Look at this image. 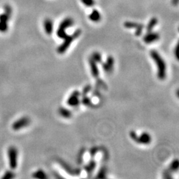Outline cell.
Returning a JSON list of instances; mask_svg holds the SVG:
<instances>
[{
  "label": "cell",
  "mask_w": 179,
  "mask_h": 179,
  "mask_svg": "<svg viewBox=\"0 0 179 179\" xmlns=\"http://www.w3.org/2000/svg\"><path fill=\"white\" fill-rule=\"evenodd\" d=\"M80 94L78 91H74L67 99V104L71 107H76L80 104Z\"/></svg>",
  "instance_id": "obj_6"
},
{
  "label": "cell",
  "mask_w": 179,
  "mask_h": 179,
  "mask_svg": "<svg viewBox=\"0 0 179 179\" xmlns=\"http://www.w3.org/2000/svg\"><path fill=\"white\" fill-rule=\"evenodd\" d=\"M33 177L39 179H45L47 178V176L43 170H38L33 174Z\"/></svg>",
  "instance_id": "obj_17"
},
{
  "label": "cell",
  "mask_w": 179,
  "mask_h": 179,
  "mask_svg": "<svg viewBox=\"0 0 179 179\" xmlns=\"http://www.w3.org/2000/svg\"><path fill=\"white\" fill-rule=\"evenodd\" d=\"M151 57L155 61L157 67V76L160 80H165L167 76V65L165 60L160 55L159 53L155 50L150 52Z\"/></svg>",
  "instance_id": "obj_1"
},
{
  "label": "cell",
  "mask_w": 179,
  "mask_h": 179,
  "mask_svg": "<svg viewBox=\"0 0 179 179\" xmlns=\"http://www.w3.org/2000/svg\"><path fill=\"white\" fill-rule=\"evenodd\" d=\"M178 45H176V49H175V51H174V52H175V54H176V58H177L178 59V54H177V53H178Z\"/></svg>",
  "instance_id": "obj_29"
},
{
  "label": "cell",
  "mask_w": 179,
  "mask_h": 179,
  "mask_svg": "<svg viewBox=\"0 0 179 179\" xmlns=\"http://www.w3.org/2000/svg\"><path fill=\"white\" fill-rule=\"evenodd\" d=\"M96 167V163L94 160H90L88 164L85 167V170L88 174H91Z\"/></svg>",
  "instance_id": "obj_16"
},
{
  "label": "cell",
  "mask_w": 179,
  "mask_h": 179,
  "mask_svg": "<svg viewBox=\"0 0 179 179\" xmlns=\"http://www.w3.org/2000/svg\"><path fill=\"white\" fill-rule=\"evenodd\" d=\"M89 64L90 66V68H91V72L92 76L94 77V78H98L99 76V70L98 68V66H97L96 62L92 59L91 58L89 60Z\"/></svg>",
  "instance_id": "obj_13"
},
{
  "label": "cell",
  "mask_w": 179,
  "mask_h": 179,
  "mask_svg": "<svg viewBox=\"0 0 179 179\" xmlns=\"http://www.w3.org/2000/svg\"><path fill=\"white\" fill-rule=\"evenodd\" d=\"M91 58L96 63L102 62V55L100 53H98V52H95V53H93Z\"/></svg>",
  "instance_id": "obj_19"
},
{
  "label": "cell",
  "mask_w": 179,
  "mask_h": 179,
  "mask_svg": "<svg viewBox=\"0 0 179 179\" xmlns=\"http://www.w3.org/2000/svg\"><path fill=\"white\" fill-rule=\"evenodd\" d=\"M82 33L81 29H77L73 34L71 35H68L67 37L64 38V41L63 43L61 44L57 49V52L59 54H64L67 50L71 46L72 43L74 41V40L76 39L77 38L80 37Z\"/></svg>",
  "instance_id": "obj_2"
},
{
  "label": "cell",
  "mask_w": 179,
  "mask_h": 179,
  "mask_svg": "<svg viewBox=\"0 0 179 179\" xmlns=\"http://www.w3.org/2000/svg\"><path fill=\"white\" fill-rule=\"evenodd\" d=\"M171 3L174 6H177L178 4V0H171Z\"/></svg>",
  "instance_id": "obj_28"
},
{
  "label": "cell",
  "mask_w": 179,
  "mask_h": 179,
  "mask_svg": "<svg viewBox=\"0 0 179 179\" xmlns=\"http://www.w3.org/2000/svg\"><path fill=\"white\" fill-rule=\"evenodd\" d=\"M88 18L92 22L94 23H98L101 21L102 19V15L101 13L99 11L94 9L92 11V12L90 13V15H88Z\"/></svg>",
  "instance_id": "obj_12"
},
{
  "label": "cell",
  "mask_w": 179,
  "mask_h": 179,
  "mask_svg": "<svg viewBox=\"0 0 179 179\" xmlns=\"http://www.w3.org/2000/svg\"><path fill=\"white\" fill-rule=\"evenodd\" d=\"M82 102L84 104V105L88 106H90L91 105H92L91 99H90L89 98H88L87 96H86L85 95H84V96L83 97L82 99Z\"/></svg>",
  "instance_id": "obj_25"
},
{
  "label": "cell",
  "mask_w": 179,
  "mask_h": 179,
  "mask_svg": "<svg viewBox=\"0 0 179 179\" xmlns=\"http://www.w3.org/2000/svg\"><path fill=\"white\" fill-rule=\"evenodd\" d=\"M74 23V20L72 19L71 17H67L63 19L60 23V25L58 27L57 31H56V35H57V37L60 38L64 39L68 36L65 30L67 29L70 28L71 27L73 26Z\"/></svg>",
  "instance_id": "obj_3"
},
{
  "label": "cell",
  "mask_w": 179,
  "mask_h": 179,
  "mask_svg": "<svg viewBox=\"0 0 179 179\" xmlns=\"http://www.w3.org/2000/svg\"><path fill=\"white\" fill-rule=\"evenodd\" d=\"M139 23L133 21H126L124 22L123 26L127 29H136L139 25Z\"/></svg>",
  "instance_id": "obj_18"
},
{
  "label": "cell",
  "mask_w": 179,
  "mask_h": 179,
  "mask_svg": "<svg viewBox=\"0 0 179 179\" xmlns=\"http://www.w3.org/2000/svg\"><path fill=\"white\" fill-rule=\"evenodd\" d=\"M10 17L11 16L7 15L5 13L0 15V32L5 33L8 31V22Z\"/></svg>",
  "instance_id": "obj_9"
},
{
  "label": "cell",
  "mask_w": 179,
  "mask_h": 179,
  "mask_svg": "<svg viewBox=\"0 0 179 179\" xmlns=\"http://www.w3.org/2000/svg\"><path fill=\"white\" fill-rule=\"evenodd\" d=\"M91 86H86L84 88V90H83V95H86L88 92H89L90 90H91Z\"/></svg>",
  "instance_id": "obj_26"
},
{
  "label": "cell",
  "mask_w": 179,
  "mask_h": 179,
  "mask_svg": "<svg viewBox=\"0 0 179 179\" xmlns=\"http://www.w3.org/2000/svg\"><path fill=\"white\" fill-rule=\"evenodd\" d=\"M143 28H144L143 25L139 24L137 28L135 29L136 31L135 32V35L137 36V37H139V36H141L143 33Z\"/></svg>",
  "instance_id": "obj_22"
},
{
  "label": "cell",
  "mask_w": 179,
  "mask_h": 179,
  "mask_svg": "<svg viewBox=\"0 0 179 179\" xmlns=\"http://www.w3.org/2000/svg\"><path fill=\"white\" fill-rule=\"evenodd\" d=\"M8 155L10 168L11 169H15L17 166V149L14 146L10 147L8 150Z\"/></svg>",
  "instance_id": "obj_4"
},
{
  "label": "cell",
  "mask_w": 179,
  "mask_h": 179,
  "mask_svg": "<svg viewBox=\"0 0 179 179\" xmlns=\"http://www.w3.org/2000/svg\"><path fill=\"white\" fill-rule=\"evenodd\" d=\"M58 113L61 116L66 119H69L72 117V112L65 108H60L58 110Z\"/></svg>",
  "instance_id": "obj_15"
},
{
  "label": "cell",
  "mask_w": 179,
  "mask_h": 179,
  "mask_svg": "<svg viewBox=\"0 0 179 179\" xmlns=\"http://www.w3.org/2000/svg\"><path fill=\"white\" fill-rule=\"evenodd\" d=\"M43 26H44L45 32L46 33V34H47L48 35H50L53 33L54 24L53 21H52L51 19H49V18L45 19V20L44 21Z\"/></svg>",
  "instance_id": "obj_11"
},
{
  "label": "cell",
  "mask_w": 179,
  "mask_h": 179,
  "mask_svg": "<svg viewBox=\"0 0 179 179\" xmlns=\"http://www.w3.org/2000/svg\"><path fill=\"white\" fill-rule=\"evenodd\" d=\"M114 65V59L112 56H108L106 62H104L102 64V68L104 71H106L108 73H110L112 71Z\"/></svg>",
  "instance_id": "obj_10"
},
{
  "label": "cell",
  "mask_w": 179,
  "mask_h": 179,
  "mask_svg": "<svg viewBox=\"0 0 179 179\" xmlns=\"http://www.w3.org/2000/svg\"><path fill=\"white\" fill-rule=\"evenodd\" d=\"M97 151H98V149L96 148V147H94V148H92L91 150H90V155H91L92 157H94V156L96 155Z\"/></svg>",
  "instance_id": "obj_27"
},
{
  "label": "cell",
  "mask_w": 179,
  "mask_h": 179,
  "mask_svg": "<svg viewBox=\"0 0 179 179\" xmlns=\"http://www.w3.org/2000/svg\"><path fill=\"white\" fill-rule=\"evenodd\" d=\"M151 141H152V138L150 134L147 132H143L139 136L137 135L135 142L142 145H149L151 143Z\"/></svg>",
  "instance_id": "obj_8"
},
{
  "label": "cell",
  "mask_w": 179,
  "mask_h": 179,
  "mask_svg": "<svg viewBox=\"0 0 179 179\" xmlns=\"http://www.w3.org/2000/svg\"><path fill=\"white\" fill-rule=\"evenodd\" d=\"M158 19L157 17H153L151 18L150 19V21H149L148 24H147V25L146 27V29L147 32H149V31H152L153 29L155 28L158 23Z\"/></svg>",
  "instance_id": "obj_14"
},
{
  "label": "cell",
  "mask_w": 179,
  "mask_h": 179,
  "mask_svg": "<svg viewBox=\"0 0 179 179\" xmlns=\"http://www.w3.org/2000/svg\"><path fill=\"white\" fill-rule=\"evenodd\" d=\"M15 176V174H14V173H13L12 171H6L5 174H3V176H2L1 178L2 179H11L13 178Z\"/></svg>",
  "instance_id": "obj_21"
},
{
  "label": "cell",
  "mask_w": 179,
  "mask_h": 179,
  "mask_svg": "<svg viewBox=\"0 0 179 179\" xmlns=\"http://www.w3.org/2000/svg\"><path fill=\"white\" fill-rule=\"evenodd\" d=\"M170 170L172 171H176L178 169V160L177 159L174 160L173 162L171 163V165H170Z\"/></svg>",
  "instance_id": "obj_20"
},
{
  "label": "cell",
  "mask_w": 179,
  "mask_h": 179,
  "mask_svg": "<svg viewBox=\"0 0 179 179\" xmlns=\"http://www.w3.org/2000/svg\"><path fill=\"white\" fill-rule=\"evenodd\" d=\"M160 38V35L158 33L149 31L143 37L144 42L147 44H151L155 43Z\"/></svg>",
  "instance_id": "obj_7"
},
{
  "label": "cell",
  "mask_w": 179,
  "mask_h": 179,
  "mask_svg": "<svg viewBox=\"0 0 179 179\" xmlns=\"http://www.w3.org/2000/svg\"><path fill=\"white\" fill-rule=\"evenodd\" d=\"M82 3L87 7H92L95 5L94 0H81Z\"/></svg>",
  "instance_id": "obj_24"
},
{
  "label": "cell",
  "mask_w": 179,
  "mask_h": 179,
  "mask_svg": "<svg viewBox=\"0 0 179 179\" xmlns=\"http://www.w3.org/2000/svg\"><path fill=\"white\" fill-rule=\"evenodd\" d=\"M96 177L100 178L106 177V169L105 168V167H102V168L99 170L98 173V175H97Z\"/></svg>",
  "instance_id": "obj_23"
},
{
  "label": "cell",
  "mask_w": 179,
  "mask_h": 179,
  "mask_svg": "<svg viewBox=\"0 0 179 179\" xmlns=\"http://www.w3.org/2000/svg\"><path fill=\"white\" fill-rule=\"evenodd\" d=\"M31 120L28 117H22L12 124V129L15 131H18L26 128L30 124Z\"/></svg>",
  "instance_id": "obj_5"
}]
</instances>
